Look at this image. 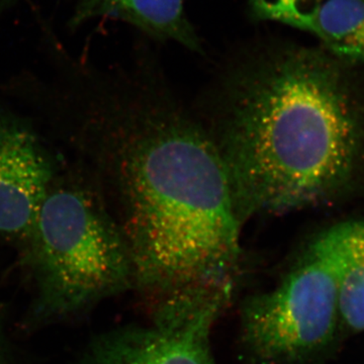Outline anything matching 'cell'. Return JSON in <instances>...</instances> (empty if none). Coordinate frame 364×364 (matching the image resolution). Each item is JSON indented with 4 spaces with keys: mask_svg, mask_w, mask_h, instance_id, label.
Masks as SVG:
<instances>
[{
    "mask_svg": "<svg viewBox=\"0 0 364 364\" xmlns=\"http://www.w3.org/2000/svg\"><path fill=\"white\" fill-rule=\"evenodd\" d=\"M323 1L324 0H251V4L261 18L308 31Z\"/></svg>",
    "mask_w": 364,
    "mask_h": 364,
    "instance_id": "obj_10",
    "label": "cell"
},
{
    "mask_svg": "<svg viewBox=\"0 0 364 364\" xmlns=\"http://www.w3.org/2000/svg\"><path fill=\"white\" fill-rule=\"evenodd\" d=\"M350 223L325 230L277 286L240 309L239 341L251 364H313L331 344Z\"/></svg>",
    "mask_w": 364,
    "mask_h": 364,
    "instance_id": "obj_4",
    "label": "cell"
},
{
    "mask_svg": "<svg viewBox=\"0 0 364 364\" xmlns=\"http://www.w3.org/2000/svg\"><path fill=\"white\" fill-rule=\"evenodd\" d=\"M233 294L178 296L151 306V322L98 335L73 364H218L212 349L215 322Z\"/></svg>",
    "mask_w": 364,
    "mask_h": 364,
    "instance_id": "obj_5",
    "label": "cell"
},
{
    "mask_svg": "<svg viewBox=\"0 0 364 364\" xmlns=\"http://www.w3.org/2000/svg\"><path fill=\"white\" fill-rule=\"evenodd\" d=\"M339 316L364 330V222H351L339 286Z\"/></svg>",
    "mask_w": 364,
    "mask_h": 364,
    "instance_id": "obj_9",
    "label": "cell"
},
{
    "mask_svg": "<svg viewBox=\"0 0 364 364\" xmlns=\"http://www.w3.org/2000/svg\"><path fill=\"white\" fill-rule=\"evenodd\" d=\"M100 16L119 18L154 37L174 41L193 51L200 50L182 0H80L73 23Z\"/></svg>",
    "mask_w": 364,
    "mask_h": 364,
    "instance_id": "obj_7",
    "label": "cell"
},
{
    "mask_svg": "<svg viewBox=\"0 0 364 364\" xmlns=\"http://www.w3.org/2000/svg\"><path fill=\"white\" fill-rule=\"evenodd\" d=\"M93 122V150L128 248L132 289L151 306L234 293L245 218L198 114L164 88L143 86L104 102Z\"/></svg>",
    "mask_w": 364,
    "mask_h": 364,
    "instance_id": "obj_1",
    "label": "cell"
},
{
    "mask_svg": "<svg viewBox=\"0 0 364 364\" xmlns=\"http://www.w3.org/2000/svg\"><path fill=\"white\" fill-rule=\"evenodd\" d=\"M13 1H14V0H0V4H1V7H4L9 6V4H11Z\"/></svg>",
    "mask_w": 364,
    "mask_h": 364,
    "instance_id": "obj_12",
    "label": "cell"
},
{
    "mask_svg": "<svg viewBox=\"0 0 364 364\" xmlns=\"http://www.w3.org/2000/svg\"><path fill=\"white\" fill-rule=\"evenodd\" d=\"M57 174L32 124L0 105V240L23 245Z\"/></svg>",
    "mask_w": 364,
    "mask_h": 364,
    "instance_id": "obj_6",
    "label": "cell"
},
{
    "mask_svg": "<svg viewBox=\"0 0 364 364\" xmlns=\"http://www.w3.org/2000/svg\"><path fill=\"white\" fill-rule=\"evenodd\" d=\"M308 32L339 58L364 61V0H325Z\"/></svg>",
    "mask_w": 364,
    "mask_h": 364,
    "instance_id": "obj_8",
    "label": "cell"
},
{
    "mask_svg": "<svg viewBox=\"0 0 364 364\" xmlns=\"http://www.w3.org/2000/svg\"><path fill=\"white\" fill-rule=\"evenodd\" d=\"M0 364H18L11 338H9V331H7L1 304H0Z\"/></svg>",
    "mask_w": 364,
    "mask_h": 364,
    "instance_id": "obj_11",
    "label": "cell"
},
{
    "mask_svg": "<svg viewBox=\"0 0 364 364\" xmlns=\"http://www.w3.org/2000/svg\"><path fill=\"white\" fill-rule=\"evenodd\" d=\"M203 114L242 215L277 214L327 200L348 181L358 129L334 65L279 48L227 74Z\"/></svg>",
    "mask_w": 364,
    "mask_h": 364,
    "instance_id": "obj_2",
    "label": "cell"
},
{
    "mask_svg": "<svg viewBox=\"0 0 364 364\" xmlns=\"http://www.w3.org/2000/svg\"><path fill=\"white\" fill-rule=\"evenodd\" d=\"M18 251L33 284L28 327L79 320L132 289L126 242L90 179L57 174Z\"/></svg>",
    "mask_w": 364,
    "mask_h": 364,
    "instance_id": "obj_3",
    "label": "cell"
}]
</instances>
